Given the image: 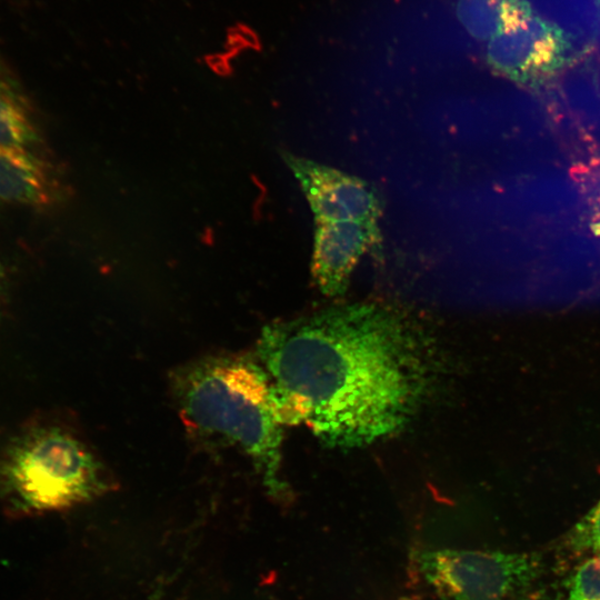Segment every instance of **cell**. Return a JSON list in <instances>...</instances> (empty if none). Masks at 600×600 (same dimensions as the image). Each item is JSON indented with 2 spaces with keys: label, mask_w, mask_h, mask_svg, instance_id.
<instances>
[{
  "label": "cell",
  "mask_w": 600,
  "mask_h": 600,
  "mask_svg": "<svg viewBox=\"0 0 600 600\" xmlns=\"http://www.w3.org/2000/svg\"><path fill=\"white\" fill-rule=\"evenodd\" d=\"M570 542L576 550L600 552V501L574 527Z\"/></svg>",
  "instance_id": "12"
},
{
  "label": "cell",
  "mask_w": 600,
  "mask_h": 600,
  "mask_svg": "<svg viewBox=\"0 0 600 600\" xmlns=\"http://www.w3.org/2000/svg\"><path fill=\"white\" fill-rule=\"evenodd\" d=\"M532 14L523 0H460L459 18L477 39L489 40L500 30Z\"/></svg>",
  "instance_id": "9"
},
{
  "label": "cell",
  "mask_w": 600,
  "mask_h": 600,
  "mask_svg": "<svg viewBox=\"0 0 600 600\" xmlns=\"http://www.w3.org/2000/svg\"><path fill=\"white\" fill-rule=\"evenodd\" d=\"M3 282H4V272H3V268L0 264V296H1V292H2V288H3Z\"/></svg>",
  "instance_id": "14"
},
{
  "label": "cell",
  "mask_w": 600,
  "mask_h": 600,
  "mask_svg": "<svg viewBox=\"0 0 600 600\" xmlns=\"http://www.w3.org/2000/svg\"><path fill=\"white\" fill-rule=\"evenodd\" d=\"M38 140L30 113L11 84L0 81V148H28Z\"/></svg>",
  "instance_id": "10"
},
{
  "label": "cell",
  "mask_w": 600,
  "mask_h": 600,
  "mask_svg": "<svg viewBox=\"0 0 600 600\" xmlns=\"http://www.w3.org/2000/svg\"><path fill=\"white\" fill-rule=\"evenodd\" d=\"M53 191L47 168L29 150L0 148V200L43 206Z\"/></svg>",
  "instance_id": "8"
},
{
  "label": "cell",
  "mask_w": 600,
  "mask_h": 600,
  "mask_svg": "<svg viewBox=\"0 0 600 600\" xmlns=\"http://www.w3.org/2000/svg\"><path fill=\"white\" fill-rule=\"evenodd\" d=\"M568 600H600V552L576 570L569 581Z\"/></svg>",
  "instance_id": "11"
},
{
  "label": "cell",
  "mask_w": 600,
  "mask_h": 600,
  "mask_svg": "<svg viewBox=\"0 0 600 600\" xmlns=\"http://www.w3.org/2000/svg\"><path fill=\"white\" fill-rule=\"evenodd\" d=\"M281 422L327 446L358 448L401 430L436 373L431 343L398 310L330 308L263 328L257 344Z\"/></svg>",
  "instance_id": "1"
},
{
  "label": "cell",
  "mask_w": 600,
  "mask_h": 600,
  "mask_svg": "<svg viewBox=\"0 0 600 600\" xmlns=\"http://www.w3.org/2000/svg\"><path fill=\"white\" fill-rule=\"evenodd\" d=\"M538 600V599H537Z\"/></svg>",
  "instance_id": "16"
},
{
  "label": "cell",
  "mask_w": 600,
  "mask_h": 600,
  "mask_svg": "<svg viewBox=\"0 0 600 600\" xmlns=\"http://www.w3.org/2000/svg\"><path fill=\"white\" fill-rule=\"evenodd\" d=\"M591 227L594 233L600 236V174L591 200Z\"/></svg>",
  "instance_id": "13"
},
{
  "label": "cell",
  "mask_w": 600,
  "mask_h": 600,
  "mask_svg": "<svg viewBox=\"0 0 600 600\" xmlns=\"http://www.w3.org/2000/svg\"><path fill=\"white\" fill-rule=\"evenodd\" d=\"M567 41L553 23L529 16L489 39L487 61L500 74L534 83L554 73L564 62Z\"/></svg>",
  "instance_id": "5"
},
{
  "label": "cell",
  "mask_w": 600,
  "mask_h": 600,
  "mask_svg": "<svg viewBox=\"0 0 600 600\" xmlns=\"http://www.w3.org/2000/svg\"><path fill=\"white\" fill-rule=\"evenodd\" d=\"M380 241L377 221L317 223L311 270L321 292L342 294L361 256Z\"/></svg>",
  "instance_id": "7"
},
{
  "label": "cell",
  "mask_w": 600,
  "mask_h": 600,
  "mask_svg": "<svg viewBox=\"0 0 600 600\" xmlns=\"http://www.w3.org/2000/svg\"><path fill=\"white\" fill-rule=\"evenodd\" d=\"M100 461L67 429L36 423L0 454V499L16 517L62 511L108 489Z\"/></svg>",
  "instance_id": "3"
},
{
  "label": "cell",
  "mask_w": 600,
  "mask_h": 600,
  "mask_svg": "<svg viewBox=\"0 0 600 600\" xmlns=\"http://www.w3.org/2000/svg\"><path fill=\"white\" fill-rule=\"evenodd\" d=\"M173 393L196 429L237 444L251 458L268 493L289 496L281 476L282 422L260 363L244 356L209 357L174 372Z\"/></svg>",
  "instance_id": "2"
},
{
  "label": "cell",
  "mask_w": 600,
  "mask_h": 600,
  "mask_svg": "<svg viewBox=\"0 0 600 600\" xmlns=\"http://www.w3.org/2000/svg\"><path fill=\"white\" fill-rule=\"evenodd\" d=\"M286 159L306 193L316 223L379 218L380 200L363 180L304 158L288 154Z\"/></svg>",
  "instance_id": "6"
},
{
  "label": "cell",
  "mask_w": 600,
  "mask_h": 600,
  "mask_svg": "<svg viewBox=\"0 0 600 600\" xmlns=\"http://www.w3.org/2000/svg\"><path fill=\"white\" fill-rule=\"evenodd\" d=\"M418 566L441 600H507L542 570L532 553L457 549L422 551Z\"/></svg>",
  "instance_id": "4"
},
{
  "label": "cell",
  "mask_w": 600,
  "mask_h": 600,
  "mask_svg": "<svg viewBox=\"0 0 600 600\" xmlns=\"http://www.w3.org/2000/svg\"><path fill=\"white\" fill-rule=\"evenodd\" d=\"M399 600H420V599L416 596H404V597H401Z\"/></svg>",
  "instance_id": "15"
}]
</instances>
